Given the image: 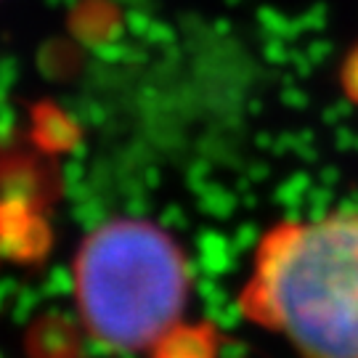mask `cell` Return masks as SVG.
<instances>
[{
  "label": "cell",
  "instance_id": "cell-1",
  "mask_svg": "<svg viewBox=\"0 0 358 358\" xmlns=\"http://www.w3.org/2000/svg\"><path fill=\"white\" fill-rule=\"evenodd\" d=\"M77 316L99 348L122 358H215L189 321L192 271L162 226L109 220L83 239L72 266Z\"/></svg>",
  "mask_w": 358,
  "mask_h": 358
},
{
  "label": "cell",
  "instance_id": "cell-2",
  "mask_svg": "<svg viewBox=\"0 0 358 358\" xmlns=\"http://www.w3.org/2000/svg\"><path fill=\"white\" fill-rule=\"evenodd\" d=\"M239 310L300 358H358V210L271 226L250 257Z\"/></svg>",
  "mask_w": 358,
  "mask_h": 358
},
{
  "label": "cell",
  "instance_id": "cell-3",
  "mask_svg": "<svg viewBox=\"0 0 358 358\" xmlns=\"http://www.w3.org/2000/svg\"><path fill=\"white\" fill-rule=\"evenodd\" d=\"M343 88L350 96V101L358 103V45L348 53L345 66H343Z\"/></svg>",
  "mask_w": 358,
  "mask_h": 358
}]
</instances>
